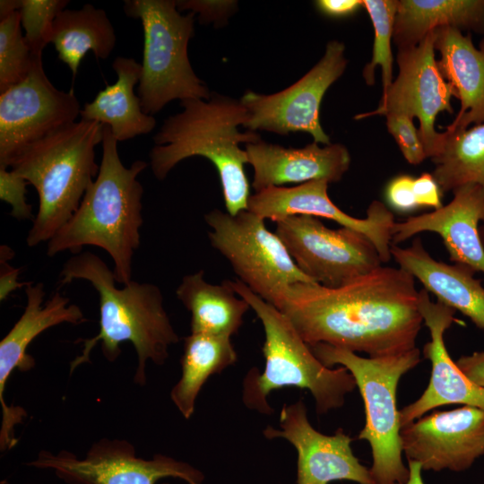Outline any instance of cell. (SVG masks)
Listing matches in <instances>:
<instances>
[{
  "instance_id": "6da1fadb",
  "label": "cell",
  "mask_w": 484,
  "mask_h": 484,
  "mask_svg": "<svg viewBox=\"0 0 484 484\" xmlns=\"http://www.w3.org/2000/svg\"><path fill=\"white\" fill-rule=\"evenodd\" d=\"M273 306L309 346L325 343L372 358L415 349L423 323L414 277L389 266L337 288L293 284Z\"/></svg>"
},
{
  "instance_id": "7a4b0ae2",
  "label": "cell",
  "mask_w": 484,
  "mask_h": 484,
  "mask_svg": "<svg viewBox=\"0 0 484 484\" xmlns=\"http://www.w3.org/2000/svg\"><path fill=\"white\" fill-rule=\"evenodd\" d=\"M75 280L89 281L99 294V331L91 338L81 340L82 350L71 362L70 374L90 362L91 353L99 342L105 359L113 362L121 353V343L129 341L137 355L134 382L144 385L147 363L163 365L169 348L179 341L165 309L161 290L153 283L133 280L117 288L113 270L90 251L73 255L64 264L60 287Z\"/></svg>"
},
{
  "instance_id": "3957f363",
  "label": "cell",
  "mask_w": 484,
  "mask_h": 484,
  "mask_svg": "<svg viewBox=\"0 0 484 484\" xmlns=\"http://www.w3.org/2000/svg\"><path fill=\"white\" fill-rule=\"evenodd\" d=\"M117 143L104 125L98 176L73 217L48 242L47 255H77L83 246H98L112 258L117 282L125 285L132 281L133 257L141 242L143 188L137 177L148 163L135 160L125 167Z\"/></svg>"
},
{
  "instance_id": "277c9868",
  "label": "cell",
  "mask_w": 484,
  "mask_h": 484,
  "mask_svg": "<svg viewBox=\"0 0 484 484\" xmlns=\"http://www.w3.org/2000/svg\"><path fill=\"white\" fill-rule=\"evenodd\" d=\"M182 111L167 117L153 136L150 151L151 171L159 180L185 159L202 156L217 169L227 212L235 215L247 210L250 194L245 173L246 152L241 143L258 142V134L240 133L247 110L240 100L212 93L209 99L180 101Z\"/></svg>"
},
{
  "instance_id": "5b68a950",
  "label": "cell",
  "mask_w": 484,
  "mask_h": 484,
  "mask_svg": "<svg viewBox=\"0 0 484 484\" xmlns=\"http://www.w3.org/2000/svg\"><path fill=\"white\" fill-rule=\"evenodd\" d=\"M103 127L81 118L32 143L12 162L11 169L39 195L29 246L48 242L78 209L99 170L95 147L102 143Z\"/></svg>"
},
{
  "instance_id": "8992f818",
  "label": "cell",
  "mask_w": 484,
  "mask_h": 484,
  "mask_svg": "<svg viewBox=\"0 0 484 484\" xmlns=\"http://www.w3.org/2000/svg\"><path fill=\"white\" fill-rule=\"evenodd\" d=\"M235 292L243 298L260 319L265 334L262 348L264 368L249 370L243 381L242 400L248 409L264 414L273 410L267 396L273 390L298 387L310 392L318 414L338 409L356 385L344 367L324 366L301 338L290 320L240 281H230Z\"/></svg>"
},
{
  "instance_id": "52a82bcc",
  "label": "cell",
  "mask_w": 484,
  "mask_h": 484,
  "mask_svg": "<svg viewBox=\"0 0 484 484\" xmlns=\"http://www.w3.org/2000/svg\"><path fill=\"white\" fill-rule=\"evenodd\" d=\"M326 367L341 365L354 377L365 406V426L358 439L371 447L370 473L376 484H402L409 479L402 461L401 418L396 391L401 377L420 361L416 347L409 351L383 357L363 358L350 350L317 343L310 346Z\"/></svg>"
},
{
  "instance_id": "ba28073f",
  "label": "cell",
  "mask_w": 484,
  "mask_h": 484,
  "mask_svg": "<svg viewBox=\"0 0 484 484\" xmlns=\"http://www.w3.org/2000/svg\"><path fill=\"white\" fill-rule=\"evenodd\" d=\"M126 16L141 22L143 55L137 95L145 114L159 113L173 99H209L187 55L195 13L183 15L175 0H126Z\"/></svg>"
},
{
  "instance_id": "9c48e42d",
  "label": "cell",
  "mask_w": 484,
  "mask_h": 484,
  "mask_svg": "<svg viewBox=\"0 0 484 484\" xmlns=\"http://www.w3.org/2000/svg\"><path fill=\"white\" fill-rule=\"evenodd\" d=\"M212 246L231 265L238 281L273 305L288 287L314 282L296 265L264 220L248 210L235 215L214 209L204 215Z\"/></svg>"
},
{
  "instance_id": "30bf717a",
  "label": "cell",
  "mask_w": 484,
  "mask_h": 484,
  "mask_svg": "<svg viewBox=\"0 0 484 484\" xmlns=\"http://www.w3.org/2000/svg\"><path fill=\"white\" fill-rule=\"evenodd\" d=\"M275 234L299 270L314 282L340 287L382 266L379 255L362 233L327 228L318 218L295 215L276 222Z\"/></svg>"
},
{
  "instance_id": "8fae6325",
  "label": "cell",
  "mask_w": 484,
  "mask_h": 484,
  "mask_svg": "<svg viewBox=\"0 0 484 484\" xmlns=\"http://www.w3.org/2000/svg\"><path fill=\"white\" fill-rule=\"evenodd\" d=\"M435 51L434 30L417 45L398 48L397 77L383 93L376 109L356 117L361 119L397 113L417 117L419 138L427 158L431 160L440 154L445 141V134L435 130L436 118L441 112L453 113L451 100L456 98L439 70Z\"/></svg>"
},
{
  "instance_id": "7c38bea8",
  "label": "cell",
  "mask_w": 484,
  "mask_h": 484,
  "mask_svg": "<svg viewBox=\"0 0 484 484\" xmlns=\"http://www.w3.org/2000/svg\"><path fill=\"white\" fill-rule=\"evenodd\" d=\"M52 470L67 484H156L172 477L187 484H203L204 475L189 463L164 454L146 460L137 457L133 444L125 439L101 438L91 445L84 458L69 451H40L28 463Z\"/></svg>"
},
{
  "instance_id": "4fadbf2b",
  "label": "cell",
  "mask_w": 484,
  "mask_h": 484,
  "mask_svg": "<svg viewBox=\"0 0 484 484\" xmlns=\"http://www.w3.org/2000/svg\"><path fill=\"white\" fill-rule=\"evenodd\" d=\"M81 110L73 90L56 89L37 56L28 76L0 93V167L10 168L30 145L76 122Z\"/></svg>"
},
{
  "instance_id": "5bb4252c",
  "label": "cell",
  "mask_w": 484,
  "mask_h": 484,
  "mask_svg": "<svg viewBox=\"0 0 484 484\" xmlns=\"http://www.w3.org/2000/svg\"><path fill=\"white\" fill-rule=\"evenodd\" d=\"M344 51L343 43L331 40L322 59L289 88L271 95L247 91L240 99L248 114L244 127L282 135L303 132L317 143L331 144L322 128L319 111L324 93L346 68Z\"/></svg>"
},
{
  "instance_id": "9a60e30c",
  "label": "cell",
  "mask_w": 484,
  "mask_h": 484,
  "mask_svg": "<svg viewBox=\"0 0 484 484\" xmlns=\"http://www.w3.org/2000/svg\"><path fill=\"white\" fill-rule=\"evenodd\" d=\"M401 442L408 462L422 471H465L484 454V411H434L402 427Z\"/></svg>"
},
{
  "instance_id": "2e32d148",
  "label": "cell",
  "mask_w": 484,
  "mask_h": 484,
  "mask_svg": "<svg viewBox=\"0 0 484 484\" xmlns=\"http://www.w3.org/2000/svg\"><path fill=\"white\" fill-rule=\"evenodd\" d=\"M25 295L27 301L22 315L0 341L1 452L13 448L18 443L14 428L27 416L22 407L8 405L4 393L14 369L27 372L34 367V359L27 353L29 345L51 327L64 323L79 324L86 321L82 309L75 304H70L69 298L59 291L43 304L45 291L42 282L27 283Z\"/></svg>"
},
{
  "instance_id": "e0dca14e",
  "label": "cell",
  "mask_w": 484,
  "mask_h": 484,
  "mask_svg": "<svg viewBox=\"0 0 484 484\" xmlns=\"http://www.w3.org/2000/svg\"><path fill=\"white\" fill-rule=\"evenodd\" d=\"M263 433L269 439H286L295 447L297 484H328L335 480L376 484L370 470L354 455L352 438L341 428L332 436L315 430L302 399L283 405L280 429L268 426Z\"/></svg>"
},
{
  "instance_id": "ac0fdd59",
  "label": "cell",
  "mask_w": 484,
  "mask_h": 484,
  "mask_svg": "<svg viewBox=\"0 0 484 484\" xmlns=\"http://www.w3.org/2000/svg\"><path fill=\"white\" fill-rule=\"evenodd\" d=\"M328 184L326 180H313L292 187L270 186L249 197L247 210L275 222L295 215L332 220L365 235L375 246L382 263L389 262L395 223L393 212L384 203L375 200L368 206L366 218L352 217L332 202Z\"/></svg>"
},
{
  "instance_id": "d6986e66",
  "label": "cell",
  "mask_w": 484,
  "mask_h": 484,
  "mask_svg": "<svg viewBox=\"0 0 484 484\" xmlns=\"http://www.w3.org/2000/svg\"><path fill=\"white\" fill-rule=\"evenodd\" d=\"M419 309L430 334L423 355L431 362V376L420 397L400 411L402 427L443 405L462 404L484 411V388L459 369L445 347V331L459 322L454 317L455 310L430 300L425 289L419 291Z\"/></svg>"
},
{
  "instance_id": "ffe728a7",
  "label": "cell",
  "mask_w": 484,
  "mask_h": 484,
  "mask_svg": "<svg viewBox=\"0 0 484 484\" xmlns=\"http://www.w3.org/2000/svg\"><path fill=\"white\" fill-rule=\"evenodd\" d=\"M453 193L454 198L446 205L395 221L392 244L398 245L421 232H434L441 237L451 261L484 273V246L479 231L480 222L484 221V189L468 184Z\"/></svg>"
},
{
  "instance_id": "44dd1931",
  "label": "cell",
  "mask_w": 484,
  "mask_h": 484,
  "mask_svg": "<svg viewBox=\"0 0 484 484\" xmlns=\"http://www.w3.org/2000/svg\"><path fill=\"white\" fill-rule=\"evenodd\" d=\"M245 151L254 169L255 193L290 183L338 182L350 165L349 151L339 143L320 147L314 142L303 148H284L259 140L246 144Z\"/></svg>"
},
{
  "instance_id": "7402d4cb",
  "label": "cell",
  "mask_w": 484,
  "mask_h": 484,
  "mask_svg": "<svg viewBox=\"0 0 484 484\" xmlns=\"http://www.w3.org/2000/svg\"><path fill=\"white\" fill-rule=\"evenodd\" d=\"M391 255L438 302L460 311L484 330V287L473 278L471 270L434 259L419 238L407 247L392 244Z\"/></svg>"
},
{
  "instance_id": "603a6c76",
  "label": "cell",
  "mask_w": 484,
  "mask_h": 484,
  "mask_svg": "<svg viewBox=\"0 0 484 484\" xmlns=\"http://www.w3.org/2000/svg\"><path fill=\"white\" fill-rule=\"evenodd\" d=\"M437 65L454 88L461 108L445 132L454 133L484 122V39L477 48L471 34L442 27L434 30Z\"/></svg>"
},
{
  "instance_id": "cb8c5ba5",
  "label": "cell",
  "mask_w": 484,
  "mask_h": 484,
  "mask_svg": "<svg viewBox=\"0 0 484 484\" xmlns=\"http://www.w3.org/2000/svg\"><path fill=\"white\" fill-rule=\"evenodd\" d=\"M117 79L98 92L94 99L84 104L82 119L109 126L117 142L151 133L156 126L153 116L145 114L134 93L139 83L142 65L134 58L117 56L112 63Z\"/></svg>"
},
{
  "instance_id": "d4e9b609",
  "label": "cell",
  "mask_w": 484,
  "mask_h": 484,
  "mask_svg": "<svg viewBox=\"0 0 484 484\" xmlns=\"http://www.w3.org/2000/svg\"><path fill=\"white\" fill-rule=\"evenodd\" d=\"M176 295L190 312L191 333L231 337L243 324L250 308L233 290L230 281L212 284L204 279L203 270L185 275Z\"/></svg>"
},
{
  "instance_id": "484cf974",
  "label": "cell",
  "mask_w": 484,
  "mask_h": 484,
  "mask_svg": "<svg viewBox=\"0 0 484 484\" xmlns=\"http://www.w3.org/2000/svg\"><path fill=\"white\" fill-rule=\"evenodd\" d=\"M451 27L484 33V0H399L393 39L415 46L431 31Z\"/></svg>"
},
{
  "instance_id": "4316f807",
  "label": "cell",
  "mask_w": 484,
  "mask_h": 484,
  "mask_svg": "<svg viewBox=\"0 0 484 484\" xmlns=\"http://www.w3.org/2000/svg\"><path fill=\"white\" fill-rule=\"evenodd\" d=\"M116 40L115 30L106 12L90 4L78 10L61 11L53 24L51 43L73 77L89 51L97 58L106 59L113 51Z\"/></svg>"
},
{
  "instance_id": "83f0119b",
  "label": "cell",
  "mask_w": 484,
  "mask_h": 484,
  "mask_svg": "<svg viewBox=\"0 0 484 484\" xmlns=\"http://www.w3.org/2000/svg\"><path fill=\"white\" fill-rule=\"evenodd\" d=\"M237 359L229 337L190 333L184 338L181 376L170 398L185 419L194 414L195 401L208 378L235 364Z\"/></svg>"
},
{
  "instance_id": "f1b7e54d",
  "label": "cell",
  "mask_w": 484,
  "mask_h": 484,
  "mask_svg": "<svg viewBox=\"0 0 484 484\" xmlns=\"http://www.w3.org/2000/svg\"><path fill=\"white\" fill-rule=\"evenodd\" d=\"M444 134L442 151L432 159V175L441 191L453 192L468 184L484 189V124Z\"/></svg>"
},
{
  "instance_id": "f546056e",
  "label": "cell",
  "mask_w": 484,
  "mask_h": 484,
  "mask_svg": "<svg viewBox=\"0 0 484 484\" xmlns=\"http://www.w3.org/2000/svg\"><path fill=\"white\" fill-rule=\"evenodd\" d=\"M362 6L367 11L374 28L372 57L363 69V78L367 84H375V71L376 66H380L385 93L393 82L391 41L398 0H363Z\"/></svg>"
},
{
  "instance_id": "4dcf8cb0",
  "label": "cell",
  "mask_w": 484,
  "mask_h": 484,
  "mask_svg": "<svg viewBox=\"0 0 484 484\" xmlns=\"http://www.w3.org/2000/svg\"><path fill=\"white\" fill-rule=\"evenodd\" d=\"M34 56L22 32L20 11L0 21V93L23 81L30 73Z\"/></svg>"
},
{
  "instance_id": "1f68e13d",
  "label": "cell",
  "mask_w": 484,
  "mask_h": 484,
  "mask_svg": "<svg viewBox=\"0 0 484 484\" xmlns=\"http://www.w3.org/2000/svg\"><path fill=\"white\" fill-rule=\"evenodd\" d=\"M68 4V0H22L21 24L34 56H42L45 47L51 43L55 19Z\"/></svg>"
},
{
  "instance_id": "d6a6232c",
  "label": "cell",
  "mask_w": 484,
  "mask_h": 484,
  "mask_svg": "<svg viewBox=\"0 0 484 484\" xmlns=\"http://www.w3.org/2000/svg\"><path fill=\"white\" fill-rule=\"evenodd\" d=\"M385 117L387 130L396 141L405 160L413 165L421 163L427 155L413 118L397 113H390Z\"/></svg>"
},
{
  "instance_id": "836d02e7",
  "label": "cell",
  "mask_w": 484,
  "mask_h": 484,
  "mask_svg": "<svg viewBox=\"0 0 484 484\" xmlns=\"http://www.w3.org/2000/svg\"><path fill=\"white\" fill-rule=\"evenodd\" d=\"M27 185L16 172L0 167V199L11 205L10 214L19 220L34 219L31 205L27 203Z\"/></svg>"
},
{
  "instance_id": "e575fe53",
  "label": "cell",
  "mask_w": 484,
  "mask_h": 484,
  "mask_svg": "<svg viewBox=\"0 0 484 484\" xmlns=\"http://www.w3.org/2000/svg\"><path fill=\"white\" fill-rule=\"evenodd\" d=\"M414 177L402 174L393 177L385 188L388 204L399 212H410L418 209L414 188Z\"/></svg>"
},
{
  "instance_id": "d590c367",
  "label": "cell",
  "mask_w": 484,
  "mask_h": 484,
  "mask_svg": "<svg viewBox=\"0 0 484 484\" xmlns=\"http://www.w3.org/2000/svg\"><path fill=\"white\" fill-rule=\"evenodd\" d=\"M177 8L181 13L184 10H188L194 13H199V20L201 22H209L211 21H219V14L228 15V13H231L236 5L232 1H176Z\"/></svg>"
},
{
  "instance_id": "8d00e7d4",
  "label": "cell",
  "mask_w": 484,
  "mask_h": 484,
  "mask_svg": "<svg viewBox=\"0 0 484 484\" xmlns=\"http://www.w3.org/2000/svg\"><path fill=\"white\" fill-rule=\"evenodd\" d=\"M413 188L418 207H442L441 189L430 173H423L414 178Z\"/></svg>"
},
{
  "instance_id": "74e56055",
  "label": "cell",
  "mask_w": 484,
  "mask_h": 484,
  "mask_svg": "<svg viewBox=\"0 0 484 484\" xmlns=\"http://www.w3.org/2000/svg\"><path fill=\"white\" fill-rule=\"evenodd\" d=\"M1 278H0V300L6 299L11 292L15 289L26 286L27 283L17 281L19 269L13 268L7 264L13 256V250L6 246H1Z\"/></svg>"
},
{
  "instance_id": "f35d334b",
  "label": "cell",
  "mask_w": 484,
  "mask_h": 484,
  "mask_svg": "<svg viewBox=\"0 0 484 484\" xmlns=\"http://www.w3.org/2000/svg\"><path fill=\"white\" fill-rule=\"evenodd\" d=\"M456 365L471 381L484 388V351L462 356Z\"/></svg>"
},
{
  "instance_id": "ab89813d",
  "label": "cell",
  "mask_w": 484,
  "mask_h": 484,
  "mask_svg": "<svg viewBox=\"0 0 484 484\" xmlns=\"http://www.w3.org/2000/svg\"><path fill=\"white\" fill-rule=\"evenodd\" d=\"M315 4L322 13L334 18L351 15L362 6L359 0H318Z\"/></svg>"
},
{
  "instance_id": "60d3db41",
  "label": "cell",
  "mask_w": 484,
  "mask_h": 484,
  "mask_svg": "<svg viewBox=\"0 0 484 484\" xmlns=\"http://www.w3.org/2000/svg\"><path fill=\"white\" fill-rule=\"evenodd\" d=\"M21 5H22V0H1L0 1V21L20 11Z\"/></svg>"
},
{
  "instance_id": "b9f144b4",
  "label": "cell",
  "mask_w": 484,
  "mask_h": 484,
  "mask_svg": "<svg viewBox=\"0 0 484 484\" xmlns=\"http://www.w3.org/2000/svg\"><path fill=\"white\" fill-rule=\"evenodd\" d=\"M409 479L402 484H425L422 478V469L416 462H409Z\"/></svg>"
},
{
  "instance_id": "7bdbcfd3",
  "label": "cell",
  "mask_w": 484,
  "mask_h": 484,
  "mask_svg": "<svg viewBox=\"0 0 484 484\" xmlns=\"http://www.w3.org/2000/svg\"><path fill=\"white\" fill-rule=\"evenodd\" d=\"M162 484H169V483H162Z\"/></svg>"
}]
</instances>
